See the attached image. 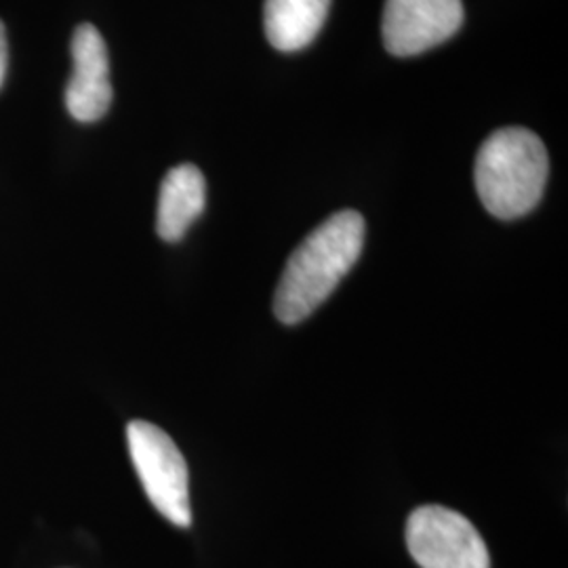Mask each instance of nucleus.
<instances>
[{
  "mask_svg": "<svg viewBox=\"0 0 568 568\" xmlns=\"http://www.w3.org/2000/svg\"><path fill=\"white\" fill-rule=\"evenodd\" d=\"M365 234V217L347 209L305 236L286 260L274 295V314L283 325H300L325 304L361 260Z\"/></svg>",
  "mask_w": 568,
  "mask_h": 568,
  "instance_id": "nucleus-1",
  "label": "nucleus"
},
{
  "mask_svg": "<svg viewBox=\"0 0 568 568\" xmlns=\"http://www.w3.org/2000/svg\"><path fill=\"white\" fill-rule=\"evenodd\" d=\"M548 150L528 129L508 126L490 133L474 163V183L488 213L497 220L528 215L546 192Z\"/></svg>",
  "mask_w": 568,
  "mask_h": 568,
  "instance_id": "nucleus-2",
  "label": "nucleus"
},
{
  "mask_svg": "<svg viewBox=\"0 0 568 568\" xmlns=\"http://www.w3.org/2000/svg\"><path fill=\"white\" fill-rule=\"evenodd\" d=\"M126 445L150 504L175 527H190V474L173 438L150 422H131Z\"/></svg>",
  "mask_w": 568,
  "mask_h": 568,
  "instance_id": "nucleus-3",
  "label": "nucleus"
},
{
  "mask_svg": "<svg viewBox=\"0 0 568 568\" xmlns=\"http://www.w3.org/2000/svg\"><path fill=\"white\" fill-rule=\"evenodd\" d=\"M406 548L422 568H490L478 528L443 506H422L408 516Z\"/></svg>",
  "mask_w": 568,
  "mask_h": 568,
  "instance_id": "nucleus-4",
  "label": "nucleus"
},
{
  "mask_svg": "<svg viewBox=\"0 0 568 568\" xmlns=\"http://www.w3.org/2000/svg\"><path fill=\"white\" fill-rule=\"evenodd\" d=\"M462 23V0H386L382 34L387 53L415 58L453 39Z\"/></svg>",
  "mask_w": 568,
  "mask_h": 568,
  "instance_id": "nucleus-5",
  "label": "nucleus"
},
{
  "mask_svg": "<svg viewBox=\"0 0 568 568\" xmlns=\"http://www.w3.org/2000/svg\"><path fill=\"white\" fill-rule=\"evenodd\" d=\"M110 58L102 32L82 23L72 37V77L65 87V108L79 122L102 121L112 105Z\"/></svg>",
  "mask_w": 568,
  "mask_h": 568,
  "instance_id": "nucleus-6",
  "label": "nucleus"
},
{
  "mask_svg": "<svg viewBox=\"0 0 568 568\" xmlns=\"http://www.w3.org/2000/svg\"><path fill=\"white\" fill-rule=\"evenodd\" d=\"M206 206V182L199 166H173L161 185L156 232L164 243H180Z\"/></svg>",
  "mask_w": 568,
  "mask_h": 568,
  "instance_id": "nucleus-7",
  "label": "nucleus"
},
{
  "mask_svg": "<svg viewBox=\"0 0 568 568\" xmlns=\"http://www.w3.org/2000/svg\"><path fill=\"white\" fill-rule=\"evenodd\" d=\"M331 0H265L264 28L270 44L283 53L310 47L325 26Z\"/></svg>",
  "mask_w": 568,
  "mask_h": 568,
  "instance_id": "nucleus-8",
  "label": "nucleus"
},
{
  "mask_svg": "<svg viewBox=\"0 0 568 568\" xmlns=\"http://www.w3.org/2000/svg\"><path fill=\"white\" fill-rule=\"evenodd\" d=\"M7 63H9V42H7L4 23L0 21V87H2L4 74H7Z\"/></svg>",
  "mask_w": 568,
  "mask_h": 568,
  "instance_id": "nucleus-9",
  "label": "nucleus"
}]
</instances>
